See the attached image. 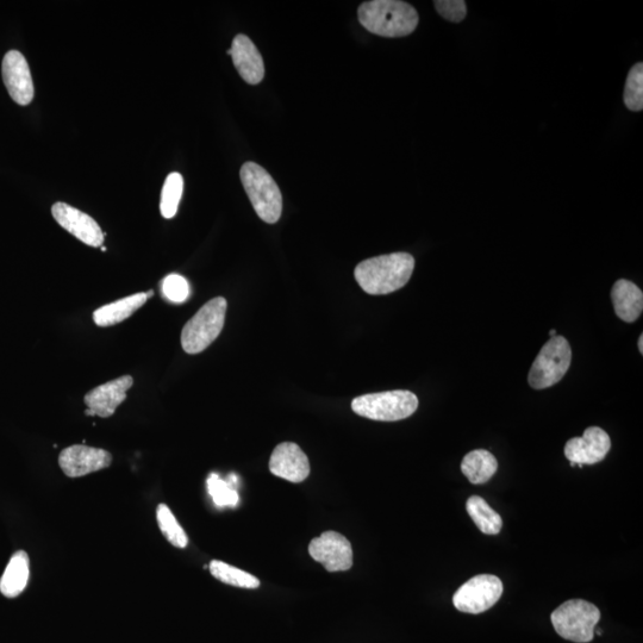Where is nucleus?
Segmentation results:
<instances>
[{
    "label": "nucleus",
    "mask_w": 643,
    "mask_h": 643,
    "mask_svg": "<svg viewBox=\"0 0 643 643\" xmlns=\"http://www.w3.org/2000/svg\"><path fill=\"white\" fill-rule=\"evenodd\" d=\"M414 268L412 255L392 253L360 262L354 276L368 295H389L409 283Z\"/></svg>",
    "instance_id": "nucleus-1"
},
{
    "label": "nucleus",
    "mask_w": 643,
    "mask_h": 643,
    "mask_svg": "<svg viewBox=\"0 0 643 643\" xmlns=\"http://www.w3.org/2000/svg\"><path fill=\"white\" fill-rule=\"evenodd\" d=\"M358 18L361 26L370 33L392 39L414 33L420 21L414 6L399 0L362 3L358 9Z\"/></svg>",
    "instance_id": "nucleus-2"
},
{
    "label": "nucleus",
    "mask_w": 643,
    "mask_h": 643,
    "mask_svg": "<svg viewBox=\"0 0 643 643\" xmlns=\"http://www.w3.org/2000/svg\"><path fill=\"white\" fill-rule=\"evenodd\" d=\"M240 178L261 220L268 224L277 223L282 216L283 196L271 174L255 162H246L241 167Z\"/></svg>",
    "instance_id": "nucleus-3"
},
{
    "label": "nucleus",
    "mask_w": 643,
    "mask_h": 643,
    "mask_svg": "<svg viewBox=\"0 0 643 643\" xmlns=\"http://www.w3.org/2000/svg\"><path fill=\"white\" fill-rule=\"evenodd\" d=\"M228 303L223 297L211 299L185 324L181 346L187 354L205 351L218 336L226 322Z\"/></svg>",
    "instance_id": "nucleus-4"
},
{
    "label": "nucleus",
    "mask_w": 643,
    "mask_h": 643,
    "mask_svg": "<svg viewBox=\"0 0 643 643\" xmlns=\"http://www.w3.org/2000/svg\"><path fill=\"white\" fill-rule=\"evenodd\" d=\"M418 408L415 393L407 390L370 393L352 402L355 414L373 421L396 422L414 415Z\"/></svg>",
    "instance_id": "nucleus-5"
},
{
    "label": "nucleus",
    "mask_w": 643,
    "mask_h": 643,
    "mask_svg": "<svg viewBox=\"0 0 643 643\" xmlns=\"http://www.w3.org/2000/svg\"><path fill=\"white\" fill-rule=\"evenodd\" d=\"M551 620L561 638L588 643L595 636V628L601 620V611L595 604L583 599H571L554 611Z\"/></svg>",
    "instance_id": "nucleus-6"
},
{
    "label": "nucleus",
    "mask_w": 643,
    "mask_h": 643,
    "mask_svg": "<svg viewBox=\"0 0 643 643\" xmlns=\"http://www.w3.org/2000/svg\"><path fill=\"white\" fill-rule=\"evenodd\" d=\"M572 349L563 336L551 337L533 362L528 382L535 390H545L558 384L570 368Z\"/></svg>",
    "instance_id": "nucleus-7"
},
{
    "label": "nucleus",
    "mask_w": 643,
    "mask_h": 643,
    "mask_svg": "<svg viewBox=\"0 0 643 643\" xmlns=\"http://www.w3.org/2000/svg\"><path fill=\"white\" fill-rule=\"evenodd\" d=\"M502 580L491 574H480L468 580L453 597L454 607L461 613L482 614L495 605L503 595Z\"/></svg>",
    "instance_id": "nucleus-8"
},
{
    "label": "nucleus",
    "mask_w": 643,
    "mask_h": 643,
    "mask_svg": "<svg viewBox=\"0 0 643 643\" xmlns=\"http://www.w3.org/2000/svg\"><path fill=\"white\" fill-rule=\"evenodd\" d=\"M309 554L328 572L348 571L353 566V548L345 536L336 532L323 533L311 540Z\"/></svg>",
    "instance_id": "nucleus-9"
},
{
    "label": "nucleus",
    "mask_w": 643,
    "mask_h": 643,
    "mask_svg": "<svg viewBox=\"0 0 643 643\" xmlns=\"http://www.w3.org/2000/svg\"><path fill=\"white\" fill-rule=\"evenodd\" d=\"M112 455L102 448L74 445L60 453L59 465L68 478L85 477L111 466Z\"/></svg>",
    "instance_id": "nucleus-10"
},
{
    "label": "nucleus",
    "mask_w": 643,
    "mask_h": 643,
    "mask_svg": "<svg viewBox=\"0 0 643 643\" xmlns=\"http://www.w3.org/2000/svg\"><path fill=\"white\" fill-rule=\"evenodd\" d=\"M611 449V440L605 430L590 427L585 430L582 438H573L566 443L565 457L571 461V466L595 465L607 457Z\"/></svg>",
    "instance_id": "nucleus-11"
},
{
    "label": "nucleus",
    "mask_w": 643,
    "mask_h": 643,
    "mask_svg": "<svg viewBox=\"0 0 643 643\" xmlns=\"http://www.w3.org/2000/svg\"><path fill=\"white\" fill-rule=\"evenodd\" d=\"M52 214L62 228L85 245L96 248L103 246L105 234L101 226L85 212L59 202L52 206Z\"/></svg>",
    "instance_id": "nucleus-12"
},
{
    "label": "nucleus",
    "mask_w": 643,
    "mask_h": 643,
    "mask_svg": "<svg viewBox=\"0 0 643 643\" xmlns=\"http://www.w3.org/2000/svg\"><path fill=\"white\" fill-rule=\"evenodd\" d=\"M3 80L12 101L26 106L34 99L33 78L27 59L17 51H10L4 56L2 65Z\"/></svg>",
    "instance_id": "nucleus-13"
},
{
    "label": "nucleus",
    "mask_w": 643,
    "mask_h": 643,
    "mask_svg": "<svg viewBox=\"0 0 643 643\" xmlns=\"http://www.w3.org/2000/svg\"><path fill=\"white\" fill-rule=\"evenodd\" d=\"M270 471L287 482L303 483L310 474L309 459L296 443H280L271 455Z\"/></svg>",
    "instance_id": "nucleus-14"
},
{
    "label": "nucleus",
    "mask_w": 643,
    "mask_h": 643,
    "mask_svg": "<svg viewBox=\"0 0 643 643\" xmlns=\"http://www.w3.org/2000/svg\"><path fill=\"white\" fill-rule=\"evenodd\" d=\"M134 384L131 376H123L111 382L99 385L84 398L87 409L95 416L109 418L115 414L120 405L126 401L127 392Z\"/></svg>",
    "instance_id": "nucleus-15"
},
{
    "label": "nucleus",
    "mask_w": 643,
    "mask_h": 643,
    "mask_svg": "<svg viewBox=\"0 0 643 643\" xmlns=\"http://www.w3.org/2000/svg\"><path fill=\"white\" fill-rule=\"evenodd\" d=\"M228 54L232 56L237 72L246 83L258 85L265 78L264 59L248 36L242 34L235 36Z\"/></svg>",
    "instance_id": "nucleus-16"
},
{
    "label": "nucleus",
    "mask_w": 643,
    "mask_h": 643,
    "mask_svg": "<svg viewBox=\"0 0 643 643\" xmlns=\"http://www.w3.org/2000/svg\"><path fill=\"white\" fill-rule=\"evenodd\" d=\"M616 315L620 320L633 323L642 314L643 293L634 283L626 279L617 280L611 290Z\"/></svg>",
    "instance_id": "nucleus-17"
},
{
    "label": "nucleus",
    "mask_w": 643,
    "mask_h": 643,
    "mask_svg": "<svg viewBox=\"0 0 643 643\" xmlns=\"http://www.w3.org/2000/svg\"><path fill=\"white\" fill-rule=\"evenodd\" d=\"M153 296V291L146 293H136V295L118 299V301L104 305L93 314V321L98 327H112L118 323L126 321L131 315L143 307L149 297Z\"/></svg>",
    "instance_id": "nucleus-18"
},
{
    "label": "nucleus",
    "mask_w": 643,
    "mask_h": 643,
    "mask_svg": "<svg viewBox=\"0 0 643 643\" xmlns=\"http://www.w3.org/2000/svg\"><path fill=\"white\" fill-rule=\"evenodd\" d=\"M30 576V560L24 551L12 555L0 578V592L8 598H16L26 590Z\"/></svg>",
    "instance_id": "nucleus-19"
},
{
    "label": "nucleus",
    "mask_w": 643,
    "mask_h": 643,
    "mask_svg": "<svg viewBox=\"0 0 643 643\" xmlns=\"http://www.w3.org/2000/svg\"><path fill=\"white\" fill-rule=\"evenodd\" d=\"M498 470V461L485 449H477L465 455L461 471L474 485L488 483Z\"/></svg>",
    "instance_id": "nucleus-20"
},
{
    "label": "nucleus",
    "mask_w": 643,
    "mask_h": 643,
    "mask_svg": "<svg viewBox=\"0 0 643 643\" xmlns=\"http://www.w3.org/2000/svg\"><path fill=\"white\" fill-rule=\"evenodd\" d=\"M466 510L483 534L497 535L501 532L502 517L486 503L484 498L472 496L466 503Z\"/></svg>",
    "instance_id": "nucleus-21"
},
{
    "label": "nucleus",
    "mask_w": 643,
    "mask_h": 643,
    "mask_svg": "<svg viewBox=\"0 0 643 643\" xmlns=\"http://www.w3.org/2000/svg\"><path fill=\"white\" fill-rule=\"evenodd\" d=\"M209 570L212 577L220 580L221 583L235 586V588L258 589L260 586V580L252 576L251 573L242 571L240 568L228 565L220 560H212Z\"/></svg>",
    "instance_id": "nucleus-22"
},
{
    "label": "nucleus",
    "mask_w": 643,
    "mask_h": 643,
    "mask_svg": "<svg viewBox=\"0 0 643 643\" xmlns=\"http://www.w3.org/2000/svg\"><path fill=\"white\" fill-rule=\"evenodd\" d=\"M184 180L179 173H171L162 187L160 211L165 218L177 215L181 196H183Z\"/></svg>",
    "instance_id": "nucleus-23"
},
{
    "label": "nucleus",
    "mask_w": 643,
    "mask_h": 643,
    "mask_svg": "<svg viewBox=\"0 0 643 643\" xmlns=\"http://www.w3.org/2000/svg\"><path fill=\"white\" fill-rule=\"evenodd\" d=\"M156 518H158L161 533L164 534L172 546L183 549L189 545V538H187L185 530L181 528L176 517H174L171 509L166 504H159L158 509H156Z\"/></svg>",
    "instance_id": "nucleus-24"
},
{
    "label": "nucleus",
    "mask_w": 643,
    "mask_h": 643,
    "mask_svg": "<svg viewBox=\"0 0 643 643\" xmlns=\"http://www.w3.org/2000/svg\"><path fill=\"white\" fill-rule=\"evenodd\" d=\"M624 104L630 111L643 109V64L639 62L630 70L624 89Z\"/></svg>",
    "instance_id": "nucleus-25"
},
{
    "label": "nucleus",
    "mask_w": 643,
    "mask_h": 643,
    "mask_svg": "<svg viewBox=\"0 0 643 643\" xmlns=\"http://www.w3.org/2000/svg\"><path fill=\"white\" fill-rule=\"evenodd\" d=\"M208 490L217 507H236L239 503V493L232 484L224 482L218 474H211L208 479Z\"/></svg>",
    "instance_id": "nucleus-26"
},
{
    "label": "nucleus",
    "mask_w": 643,
    "mask_h": 643,
    "mask_svg": "<svg viewBox=\"0 0 643 643\" xmlns=\"http://www.w3.org/2000/svg\"><path fill=\"white\" fill-rule=\"evenodd\" d=\"M162 293L172 303H183L190 296V285L179 274H170L162 282Z\"/></svg>",
    "instance_id": "nucleus-27"
},
{
    "label": "nucleus",
    "mask_w": 643,
    "mask_h": 643,
    "mask_svg": "<svg viewBox=\"0 0 643 643\" xmlns=\"http://www.w3.org/2000/svg\"><path fill=\"white\" fill-rule=\"evenodd\" d=\"M434 4L436 10L445 20L453 23H460L465 20L467 6L464 0H439Z\"/></svg>",
    "instance_id": "nucleus-28"
},
{
    "label": "nucleus",
    "mask_w": 643,
    "mask_h": 643,
    "mask_svg": "<svg viewBox=\"0 0 643 643\" xmlns=\"http://www.w3.org/2000/svg\"><path fill=\"white\" fill-rule=\"evenodd\" d=\"M639 351L641 354H643V336L642 335L640 336V339H639Z\"/></svg>",
    "instance_id": "nucleus-29"
},
{
    "label": "nucleus",
    "mask_w": 643,
    "mask_h": 643,
    "mask_svg": "<svg viewBox=\"0 0 643 643\" xmlns=\"http://www.w3.org/2000/svg\"><path fill=\"white\" fill-rule=\"evenodd\" d=\"M549 335H551V337L557 336V330H551V332H549Z\"/></svg>",
    "instance_id": "nucleus-30"
}]
</instances>
